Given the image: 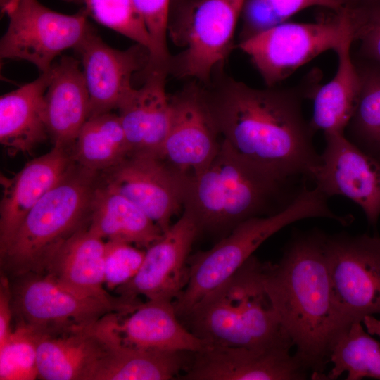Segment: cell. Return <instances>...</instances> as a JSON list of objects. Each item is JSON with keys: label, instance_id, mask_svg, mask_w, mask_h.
<instances>
[{"label": "cell", "instance_id": "obj_1", "mask_svg": "<svg viewBox=\"0 0 380 380\" xmlns=\"http://www.w3.org/2000/svg\"><path fill=\"white\" fill-rule=\"evenodd\" d=\"M315 89H255L225 78L205 91L220 135L236 154L277 178L312 179L321 156L303 101Z\"/></svg>", "mask_w": 380, "mask_h": 380}, {"label": "cell", "instance_id": "obj_2", "mask_svg": "<svg viewBox=\"0 0 380 380\" xmlns=\"http://www.w3.org/2000/svg\"><path fill=\"white\" fill-rule=\"evenodd\" d=\"M326 234L313 229L296 230L281 260L265 262L264 284L281 328L295 354L311 372L324 379L331 348L348 325L332 292L325 252Z\"/></svg>", "mask_w": 380, "mask_h": 380}, {"label": "cell", "instance_id": "obj_3", "mask_svg": "<svg viewBox=\"0 0 380 380\" xmlns=\"http://www.w3.org/2000/svg\"><path fill=\"white\" fill-rule=\"evenodd\" d=\"M303 179H280L247 162L222 139L203 171L189 179L184 210L199 230L224 231L256 216L277 213L307 186Z\"/></svg>", "mask_w": 380, "mask_h": 380}, {"label": "cell", "instance_id": "obj_4", "mask_svg": "<svg viewBox=\"0 0 380 380\" xmlns=\"http://www.w3.org/2000/svg\"><path fill=\"white\" fill-rule=\"evenodd\" d=\"M99 172L73 162L58 182L29 211L0 251L1 274L9 279L44 274L58 248L89 227Z\"/></svg>", "mask_w": 380, "mask_h": 380}, {"label": "cell", "instance_id": "obj_5", "mask_svg": "<svg viewBox=\"0 0 380 380\" xmlns=\"http://www.w3.org/2000/svg\"><path fill=\"white\" fill-rule=\"evenodd\" d=\"M264 266L255 256L249 258L184 317L189 331L211 346H293L266 292Z\"/></svg>", "mask_w": 380, "mask_h": 380}, {"label": "cell", "instance_id": "obj_6", "mask_svg": "<svg viewBox=\"0 0 380 380\" xmlns=\"http://www.w3.org/2000/svg\"><path fill=\"white\" fill-rule=\"evenodd\" d=\"M328 198L316 187L305 186L281 210L248 218L233 228L213 247L189 256L185 286L173 300L177 316L184 317L201 300L230 279L267 239L299 220L322 217L336 220Z\"/></svg>", "mask_w": 380, "mask_h": 380}, {"label": "cell", "instance_id": "obj_7", "mask_svg": "<svg viewBox=\"0 0 380 380\" xmlns=\"http://www.w3.org/2000/svg\"><path fill=\"white\" fill-rule=\"evenodd\" d=\"M246 0H192L170 8L169 29L184 47L171 57L169 73L210 84L228 56Z\"/></svg>", "mask_w": 380, "mask_h": 380}, {"label": "cell", "instance_id": "obj_8", "mask_svg": "<svg viewBox=\"0 0 380 380\" xmlns=\"http://www.w3.org/2000/svg\"><path fill=\"white\" fill-rule=\"evenodd\" d=\"M9 280L13 317L41 333L90 324L113 313L125 316L141 303L120 296L114 300L84 296L45 274H27Z\"/></svg>", "mask_w": 380, "mask_h": 380}, {"label": "cell", "instance_id": "obj_9", "mask_svg": "<svg viewBox=\"0 0 380 380\" xmlns=\"http://www.w3.org/2000/svg\"><path fill=\"white\" fill-rule=\"evenodd\" d=\"M346 26L342 9L313 23H282L241 40L268 87H275L319 55L334 51Z\"/></svg>", "mask_w": 380, "mask_h": 380}, {"label": "cell", "instance_id": "obj_10", "mask_svg": "<svg viewBox=\"0 0 380 380\" xmlns=\"http://www.w3.org/2000/svg\"><path fill=\"white\" fill-rule=\"evenodd\" d=\"M6 14L9 22L0 41L1 58L28 61L40 74L50 72L62 52L74 49L94 29L83 8L66 15L38 0H19Z\"/></svg>", "mask_w": 380, "mask_h": 380}, {"label": "cell", "instance_id": "obj_11", "mask_svg": "<svg viewBox=\"0 0 380 380\" xmlns=\"http://www.w3.org/2000/svg\"><path fill=\"white\" fill-rule=\"evenodd\" d=\"M325 252L334 300L350 325L380 315V236L326 234Z\"/></svg>", "mask_w": 380, "mask_h": 380}, {"label": "cell", "instance_id": "obj_12", "mask_svg": "<svg viewBox=\"0 0 380 380\" xmlns=\"http://www.w3.org/2000/svg\"><path fill=\"white\" fill-rule=\"evenodd\" d=\"M101 182L122 194L165 233L171 218L184 207L189 177L162 158L130 153L118 165L99 172Z\"/></svg>", "mask_w": 380, "mask_h": 380}, {"label": "cell", "instance_id": "obj_13", "mask_svg": "<svg viewBox=\"0 0 380 380\" xmlns=\"http://www.w3.org/2000/svg\"><path fill=\"white\" fill-rule=\"evenodd\" d=\"M171 118L161 158L190 178L211 163L221 146L220 135L204 88L196 83L170 97Z\"/></svg>", "mask_w": 380, "mask_h": 380}, {"label": "cell", "instance_id": "obj_14", "mask_svg": "<svg viewBox=\"0 0 380 380\" xmlns=\"http://www.w3.org/2000/svg\"><path fill=\"white\" fill-rule=\"evenodd\" d=\"M324 135L321 162L312 178L315 187L328 198L340 196L351 200L375 227L380 217V163L344 134Z\"/></svg>", "mask_w": 380, "mask_h": 380}, {"label": "cell", "instance_id": "obj_15", "mask_svg": "<svg viewBox=\"0 0 380 380\" xmlns=\"http://www.w3.org/2000/svg\"><path fill=\"white\" fill-rule=\"evenodd\" d=\"M200 232L198 224L189 211L163 236L146 249L143 262L136 274L115 289L117 296L127 299L174 300L183 290L188 279V259L192 244Z\"/></svg>", "mask_w": 380, "mask_h": 380}, {"label": "cell", "instance_id": "obj_16", "mask_svg": "<svg viewBox=\"0 0 380 380\" xmlns=\"http://www.w3.org/2000/svg\"><path fill=\"white\" fill-rule=\"evenodd\" d=\"M290 346L269 348L208 345L194 353L182 379L188 380H303L311 372L290 353ZM311 377V376H310Z\"/></svg>", "mask_w": 380, "mask_h": 380}, {"label": "cell", "instance_id": "obj_17", "mask_svg": "<svg viewBox=\"0 0 380 380\" xmlns=\"http://www.w3.org/2000/svg\"><path fill=\"white\" fill-rule=\"evenodd\" d=\"M74 50L80 59L89 96V118L119 108L134 89L133 75L145 70L150 56L148 49L139 44L122 51L110 47L94 28Z\"/></svg>", "mask_w": 380, "mask_h": 380}, {"label": "cell", "instance_id": "obj_18", "mask_svg": "<svg viewBox=\"0 0 380 380\" xmlns=\"http://www.w3.org/2000/svg\"><path fill=\"white\" fill-rule=\"evenodd\" d=\"M116 313L53 334L39 331L37 368L45 380H91L105 355Z\"/></svg>", "mask_w": 380, "mask_h": 380}, {"label": "cell", "instance_id": "obj_19", "mask_svg": "<svg viewBox=\"0 0 380 380\" xmlns=\"http://www.w3.org/2000/svg\"><path fill=\"white\" fill-rule=\"evenodd\" d=\"M74 162L71 149L53 146L11 177L1 175L0 251L34 205L63 177Z\"/></svg>", "mask_w": 380, "mask_h": 380}, {"label": "cell", "instance_id": "obj_20", "mask_svg": "<svg viewBox=\"0 0 380 380\" xmlns=\"http://www.w3.org/2000/svg\"><path fill=\"white\" fill-rule=\"evenodd\" d=\"M167 74L163 69L146 73L142 87L134 88L118 108L131 153L161 158L171 118L170 97L165 91Z\"/></svg>", "mask_w": 380, "mask_h": 380}, {"label": "cell", "instance_id": "obj_21", "mask_svg": "<svg viewBox=\"0 0 380 380\" xmlns=\"http://www.w3.org/2000/svg\"><path fill=\"white\" fill-rule=\"evenodd\" d=\"M116 317L114 328L125 344L165 352L195 353L209 343L197 337L179 320L173 300H148L120 319Z\"/></svg>", "mask_w": 380, "mask_h": 380}, {"label": "cell", "instance_id": "obj_22", "mask_svg": "<svg viewBox=\"0 0 380 380\" xmlns=\"http://www.w3.org/2000/svg\"><path fill=\"white\" fill-rule=\"evenodd\" d=\"M80 65L68 56L54 62L44 95L49 137L53 146L69 149L89 116V96Z\"/></svg>", "mask_w": 380, "mask_h": 380}, {"label": "cell", "instance_id": "obj_23", "mask_svg": "<svg viewBox=\"0 0 380 380\" xmlns=\"http://www.w3.org/2000/svg\"><path fill=\"white\" fill-rule=\"evenodd\" d=\"M51 70L0 97V142L8 153H30L48 137L44 95Z\"/></svg>", "mask_w": 380, "mask_h": 380}, {"label": "cell", "instance_id": "obj_24", "mask_svg": "<svg viewBox=\"0 0 380 380\" xmlns=\"http://www.w3.org/2000/svg\"><path fill=\"white\" fill-rule=\"evenodd\" d=\"M105 251L106 241L85 228L58 248L44 274L77 294L116 300L104 287Z\"/></svg>", "mask_w": 380, "mask_h": 380}, {"label": "cell", "instance_id": "obj_25", "mask_svg": "<svg viewBox=\"0 0 380 380\" xmlns=\"http://www.w3.org/2000/svg\"><path fill=\"white\" fill-rule=\"evenodd\" d=\"M344 17L343 39L335 51L336 72L329 82L316 88L310 98L313 109L310 123L316 132L322 131L324 134H344L360 92V77L352 55V36L345 14Z\"/></svg>", "mask_w": 380, "mask_h": 380}, {"label": "cell", "instance_id": "obj_26", "mask_svg": "<svg viewBox=\"0 0 380 380\" xmlns=\"http://www.w3.org/2000/svg\"><path fill=\"white\" fill-rule=\"evenodd\" d=\"M88 229L103 240L145 249L164 234L141 209L101 180L93 197Z\"/></svg>", "mask_w": 380, "mask_h": 380}, {"label": "cell", "instance_id": "obj_27", "mask_svg": "<svg viewBox=\"0 0 380 380\" xmlns=\"http://www.w3.org/2000/svg\"><path fill=\"white\" fill-rule=\"evenodd\" d=\"M186 352H165L124 343L114 328L91 380H169L186 369Z\"/></svg>", "mask_w": 380, "mask_h": 380}, {"label": "cell", "instance_id": "obj_28", "mask_svg": "<svg viewBox=\"0 0 380 380\" xmlns=\"http://www.w3.org/2000/svg\"><path fill=\"white\" fill-rule=\"evenodd\" d=\"M130 153L119 115L111 112L89 118L71 147L74 162L99 172L118 165Z\"/></svg>", "mask_w": 380, "mask_h": 380}, {"label": "cell", "instance_id": "obj_29", "mask_svg": "<svg viewBox=\"0 0 380 380\" xmlns=\"http://www.w3.org/2000/svg\"><path fill=\"white\" fill-rule=\"evenodd\" d=\"M353 57L360 77V92L344 134L380 163V63Z\"/></svg>", "mask_w": 380, "mask_h": 380}, {"label": "cell", "instance_id": "obj_30", "mask_svg": "<svg viewBox=\"0 0 380 380\" xmlns=\"http://www.w3.org/2000/svg\"><path fill=\"white\" fill-rule=\"evenodd\" d=\"M331 370L324 379L334 380L347 372L346 380L380 379V342L372 337L361 322L352 323L334 342L329 355Z\"/></svg>", "mask_w": 380, "mask_h": 380}, {"label": "cell", "instance_id": "obj_31", "mask_svg": "<svg viewBox=\"0 0 380 380\" xmlns=\"http://www.w3.org/2000/svg\"><path fill=\"white\" fill-rule=\"evenodd\" d=\"M81 6L98 23L134 41L149 51L152 44L133 0H63Z\"/></svg>", "mask_w": 380, "mask_h": 380}, {"label": "cell", "instance_id": "obj_32", "mask_svg": "<svg viewBox=\"0 0 380 380\" xmlns=\"http://www.w3.org/2000/svg\"><path fill=\"white\" fill-rule=\"evenodd\" d=\"M314 6L333 11L343 8L335 0H246L241 14V40L284 23L300 11Z\"/></svg>", "mask_w": 380, "mask_h": 380}, {"label": "cell", "instance_id": "obj_33", "mask_svg": "<svg viewBox=\"0 0 380 380\" xmlns=\"http://www.w3.org/2000/svg\"><path fill=\"white\" fill-rule=\"evenodd\" d=\"M39 331L16 322L0 346V379L34 380L39 377L37 342Z\"/></svg>", "mask_w": 380, "mask_h": 380}, {"label": "cell", "instance_id": "obj_34", "mask_svg": "<svg viewBox=\"0 0 380 380\" xmlns=\"http://www.w3.org/2000/svg\"><path fill=\"white\" fill-rule=\"evenodd\" d=\"M357 49L354 56L380 63V0H365L343 8Z\"/></svg>", "mask_w": 380, "mask_h": 380}, {"label": "cell", "instance_id": "obj_35", "mask_svg": "<svg viewBox=\"0 0 380 380\" xmlns=\"http://www.w3.org/2000/svg\"><path fill=\"white\" fill-rule=\"evenodd\" d=\"M172 0H133L150 36L152 50L144 73L156 69L169 72L171 56L167 42Z\"/></svg>", "mask_w": 380, "mask_h": 380}, {"label": "cell", "instance_id": "obj_36", "mask_svg": "<svg viewBox=\"0 0 380 380\" xmlns=\"http://www.w3.org/2000/svg\"><path fill=\"white\" fill-rule=\"evenodd\" d=\"M146 250L120 241H106L104 260V284L115 290L129 281L139 270Z\"/></svg>", "mask_w": 380, "mask_h": 380}, {"label": "cell", "instance_id": "obj_37", "mask_svg": "<svg viewBox=\"0 0 380 380\" xmlns=\"http://www.w3.org/2000/svg\"><path fill=\"white\" fill-rule=\"evenodd\" d=\"M13 311L11 307V291L9 279L1 274L0 281V346H2L12 328Z\"/></svg>", "mask_w": 380, "mask_h": 380}, {"label": "cell", "instance_id": "obj_38", "mask_svg": "<svg viewBox=\"0 0 380 380\" xmlns=\"http://www.w3.org/2000/svg\"><path fill=\"white\" fill-rule=\"evenodd\" d=\"M362 323L369 334L372 336L376 335L380 338V319L376 318L374 315H369L363 318Z\"/></svg>", "mask_w": 380, "mask_h": 380}, {"label": "cell", "instance_id": "obj_39", "mask_svg": "<svg viewBox=\"0 0 380 380\" xmlns=\"http://www.w3.org/2000/svg\"><path fill=\"white\" fill-rule=\"evenodd\" d=\"M19 0H1V8L3 13L12 10L18 4Z\"/></svg>", "mask_w": 380, "mask_h": 380}, {"label": "cell", "instance_id": "obj_40", "mask_svg": "<svg viewBox=\"0 0 380 380\" xmlns=\"http://www.w3.org/2000/svg\"><path fill=\"white\" fill-rule=\"evenodd\" d=\"M342 8H348L355 6L365 0H335Z\"/></svg>", "mask_w": 380, "mask_h": 380}, {"label": "cell", "instance_id": "obj_41", "mask_svg": "<svg viewBox=\"0 0 380 380\" xmlns=\"http://www.w3.org/2000/svg\"><path fill=\"white\" fill-rule=\"evenodd\" d=\"M189 1H192V0H172L171 1V7L177 6L179 4H183V3Z\"/></svg>", "mask_w": 380, "mask_h": 380}]
</instances>
